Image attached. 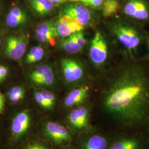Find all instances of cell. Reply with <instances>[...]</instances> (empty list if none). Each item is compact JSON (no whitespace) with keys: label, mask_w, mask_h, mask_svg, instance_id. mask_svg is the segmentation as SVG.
Listing matches in <instances>:
<instances>
[{"label":"cell","mask_w":149,"mask_h":149,"mask_svg":"<svg viewBox=\"0 0 149 149\" xmlns=\"http://www.w3.org/2000/svg\"><path fill=\"white\" fill-rule=\"evenodd\" d=\"M103 108L112 119L123 127L130 126L146 116L149 110V85L143 70H124L105 92Z\"/></svg>","instance_id":"1"},{"label":"cell","mask_w":149,"mask_h":149,"mask_svg":"<svg viewBox=\"0 0 149 149\" xmlns=\"http://www.w3.org/2000/svg\"><path fill=\"white\" fill-rule=\"evenodd\" d=\"M28 39L25 36H10L6 37L5 44L6 55L10 59L18 60L26 52Z\"/></svg>","instance_id":"2"},{"label":"cell","mask_w":149,"mask_h":149,"mask_svg":"<svg viewBox=\"0 0 149 149\" xmlns=\"http://www.w3.org/2000/svg\"><path fill=\"white\" fill-rule=\"evenodd\" d=\"M35 34L39 42L49 44L51 45H54L55 40L59 37L56 23L52 21H47L39 23L36 27Z\"/></svg>","instance_id":"3"},{"label":"cell","mask_w":149,"mask_h":149,"mask_svg":"<svg viewBox=\"0 0 149 149\" xmlns=\"http://www.w3.org/2000/svg\"><path fill=\"white\" fill-rule=\"evenodd\" d=\"M114 33L123 45L129 50L136 48L140 43L138 34L132 28L119 25L114 28Z\"/></svg>","instance_id":"4"},{"label":"cell","mask_w":149,"mask_h":149,"mask_svg":"<svg viewBox=\"0 0 149 149\" xmlns=\"http://www.w3.org/2000/svg\"><path fill=\"white\" fill-rule=\"evenodd\" d=\"M107 54L106 42L101 34L97 32L91 42L90 52L91 59L95 64H103L106 60Z\"/></svg>","instance_id":"5"},{"label":"cell","mask_w":149,"mask_h":149,"mask_svg":"<svg viewBox=\"0 0 149 149\" xmlns=\"http://www.w3.org/2000/svg\"><path fill=\"white\" fill-rule=\"evenodd\" d=\"M45 135L56 144H62L70 141L71 134L68 128L59 123L48 122L44 128Z\"/></svg>","instance_id":"6"},{"label":"cell","mask_w":149,"mask_h":149,"mask_svg":"<svg viewBox=\"0 0 149 149\" xmlns=\"http://www.w3.org/2000/svg\"><path fill=\"white\" fill-rule=\"evenodd\" d=\"M64 16L77 22L82 26L86 25L91 19L90 12L84 6L79 4L66 5L63 10Z\"/></svg>","instance_id":"7"},{"label":"cell","mask_w":149,"mask_h":149,"mask_svg":"<svg viewBox=\"0 0 149 149\" xmlns=\"http://www.w3.org/2000/svg\"><path fill=\"white\" fill-rule=\"evenodd\" d=\"M29 78L34 84L41 86L52 85L55 80L53 70L47 65L38 66L31 73Z\"/></svg>","instance_id":"8"},{"label":"cell","mask_w":149,"mask_h":149,"mask_svg":"<svg viewBox=\"0 0 149 149\" xmlns=\"http://www.w3.org/2000/svg\"><path fill=\"white\" fill-rule=\"evenodd\" d=\"M64 78L68 82H74L82 77L83 70L80 64L72 59L64 58L61 60Z\"/></svg>","instance_id":"9"},{"label":"cell","mask_w":149,"mask_h":149,"mask_svg":"<svg viewBox=\"0 0 149 149\" xmlns=\"http://www.w3.org/2000/svg\"><path fill=\"white\" fill-rule=\"evenodd\" d=\"M55 23L59 37H69L74 33L81 31L84 29V26L77 22L64 15Z\"/></svg>","instance_id":"10"},{"label":"cell","mask_w":149,"mask_h":149,"mask_svg":"<svg viewBox=\"0 0 149 149\" xmlns=\"http://www.w3.org/2000/svg\"><path fill=\"white\" fill-rule=\"evenodd\" d=\"M31 122L29 113L27 110L19 113L12 120L11 132L14 138L18 139L28 129Z\"/></svg>","instance_id":"11"},{"label":"cell","mask_w":149,"mask_h":149,"mask_svg":"<svg viewBox=\"0 0 149 149\" xmlns=\"http://www.w3.org/2000/svg\"><path fill=\"white\" fill-rule=\"evenodd\" d=\"M68 120L71 125L78 129H83L88 127L89 111L86 107H79L72 110L68 115Z\"/></svg>","instance_id":"12"},{"label":"cell","mask_w":149,"mask_h":149,"mask_svg":"<svg viewBox=\"0 0 149 149\" xmlns=\"http://www.w3.org/2000/svg\"><path fill=\"white\" fill-rule=\"evenodd\" d=\"M88 87H81L71 91L64 100V104L67 107H71L82 103L88 95Z\"/></svg>","instance_id":"13"},{"label":"cell","mask_w":149,"mask_h":149,"mask_svg":"<svg viewBox=\"0 0 149 149\" xmlns=\"http://www.w3.org/2000/svg\"><path fill=\"white\" fill-rule=\"evenodd\" d=\"M26 13L18 7H12L6 17V24L10 28H14L24 24L27 21Z\"/></svg>","instance_id":"14"},{"label":"cell","mask_w":149,"mask_h":149,"mask_svg":"<svg viewBox=\"0 0 149 149\" xmlns=\"http://www.w3.org/2000/svg\"><path fill=\"white\" fill-rule=\"evenodd\" d=\"M32 9L39 15L45 16L53 10L54 5L50 0H28Z\"/></svg>","instance_id":"15"},{"label":"cell","mask_w":149,"mask_h":149,"mask_svg":"<svg viewBox=\"0 0 149 149\" xmlns=\"http://www.w3.org/2000/svg\"><path fill=\"white\" fill-rule=\"evenodd\" d=\"M107 145L106 139L100 135H95L86 142L84 149H106Z\"/></svg>","instance_id":"16"},{"label":"cell","mask_w":149,"mask_h":149,"mask_svg":"<svg viewBox=\"0 0 149 149\" xmlns=\"http://www.w3.org/2000/svg\"><path fill=\"white\" fill-rule=\"evenodd\" d=\"M44 50L40 47H34L30 49L26 55L25 62L28 64L36 63L40 61L44 56Z\"/></svg>","instance_id":"17"},{"label":"cell","mask_w":149,"mask_h":149,"mask_svg":"<svg viewBox=\"0 0 149 149\" xmlns=\"http://www.w3.org/2000/svg\"><path fill=\"white\" fill-rule=\"evenodd\" d=\"M138 144L133 139H123L116 141L108 149H138Z\"/></svg>","instance_id":"18"},{"label":"cell","mask_w":149,"mask_h":149,"mask_svg":"<svg viewBox=\"0 0 149 149\" xmlns=\"http://www.w3.org/2000/svg\"><path fill=\"white\" fill-rule=\"evenodd\" d=\"M8 96L12 103H17L24 98L25 90L21 86L13 87L8 91Z\"/></svg>","instance_id":"19"},{"label":"cell","mask_w":149,"mask_h":149,"mask_svg":"<svg viewBox=\"0 0 149 149\" xmlns=\"http://www.w3.org/2000/svg\"><path fill=\"white\" fill-rule=\"evenodd\" d=\"M60 47L66 52L70 54L76 53L79 52L81 48L75 42L71 36L64 39L60 43Z\"/></svg>","instance_id":"20"},{"label":"cell","mask_w":149,"mask_h":149,"mask_svg":"<svg viewBox=\"0 0 149 149\" xmlns=\"http://www.w3.org/2000/svg\"><path fill=\"white\" fill-rule=\"evenodd\" d=\"M119 8V3L116 0H107L103 3V14L108 17L117 13Z\"/></svg>","instance_id":"21"},{"label":"cell","mask_w":149,"mask_h":149,"mask_svg":"<svg viewBox=\"0 0 149 149\" xmlns=\"http://www.w3.org/2000/svg\"><path fill=\"white\" fill-rule=\"evenodd\" d=\"M149 11L147 6L141 0H140L137 10L135 13L133 17L139 20H144L149 17Z\"/></svg>","instance_id":"22"},{"label":"cell","mask_w":149,"mask_h":149,"mask_svg":"<svg viewBox=\"0 0 149 149\" xmlns=\"http://www.w3.org/2000/svg\"><path fill=\"white\" fill-rule=\"evenodd\" d=\"M140 0H130L125 5L124 11L128 16L133 17L138 8Z\"/></svg>","instance_id":"23"},{"label":"cell","mask_w":149,"mask_h":149,"mask_svg":"<svg viewBox=\"0 0 149 149\" xmlns=\"http://www.w3.org/2000/svg\"><path fill=\"white\" fill-rule=\"evenodd\" d=\"M34 97L36 101L37 102L38 104L43 107V108L47 109H50L53 108L49 104L47 101L45 100L43 94L40 91H36L34 93Z\"/></svg>","instance_id":"24"},{"label":"cell","mask_w":149,"mask_h":149,"mask_svg":"<svg viewBox=\"0 0 149 149\" xmlns=\"http://www.w3.org/2000/svg\"><path fill=\"white\" fill-rule=\"evenodd\" d=\"M70 36L74 40L75 42L79 45V46L81 49L85 45L86 40L83 32L81 31L76 32Z\"/></svg>","instance_id":"25"},{"label":"cell","mask_w":149,"mask_h":149,"mask_svg":"<svg viewBox=\"0 0 149 149\" xmlns=\"http://www.w3.org/2000/svg\"><path fill=\"white\" fill-rule=\"evenodd\" d=\"M41 93L43 94V96L45 100L47 101L49 104L53 108L55 102V97L53 93L47 90H42Z\"/></svg>","instance_id":"26"},{"label":"cell","mask_w":149,"mask_h":149,"mask_svg":"<svg viewBox=\"0 0 149 149\" xmlns=\"http://www.w3.org/2000/svg\"><path fill=\"white\" fill-rule=\"evenodd\" d=\"M82 2L86 6H89L95 8H98L103 3V0H84Z\"/></svg>","instance_id":"27"},{"label":"cell","mask_w":149,"mask_h":149,"mask_svg":"<svg viewBox=\"0 0 149 149\" xmlns=\"http://www.w3.org/2000/svg\"><path fill=\"white\" fill-rule=\"evenodd\" d=\"M8 74V69L5 66L0 65V83L6 79Z\"/></svg>","instance_id":"28"},{"label":"cell","mask_w":149,"mask_h":149,"mask_svg":"<svg viewBox=\"0 0 149 149\" xmlns=\"http://www.w3.org/2000/svg\"><path fill=\"white\" fill-rule=\"evenodd\" d=\"M23 149H48L45 146L37 143L29 144Z\"/></svg>","instance_id":"29"},{"label":"cell","mask_w":149,"mask_h":149,"mask_svg":"<svg viewBox=\"0 0 149 149\" xmlns=\"http://www.w3.org/2000/svg\"><path fill=\"white\" fill-rule=\"evenodd\" d=\"M5 97L1 92L0 91V114L2 113V112L4 111L5 108Z\"/></svg>","instance_id":"30"},{"label":"cell","mask_w":149,"mask_h":149,"mask_svg":"<svg viewBox=\"0 0 149 149\" xmlns=\"http://www.w3.org/2000/svg\"><path fill=\"white\" fill-rule=\"evenodd\" d=\"M50 1L53 3L54 5H59L65 2L67 0H50Z\"/></svg>","instance_id":"31"},{"label":"cell","mask_w":149,"mask_h":149,"mask_svg":"<svg viewBox=\"0 0 149 149\" xmlns=\"http://www.w3.org/2000/svg\"><path fill=\"white\" fill-rule=\"evenodd\" d=\"M1 43H2V40H1V38L0 37V45H1Z\"/></svg>","instance_id":"32"},{"label":"cell","mask_w":149,"mask_h":149,"mask_svg":"<svg viewBox=\"0 0 149 149\" xmlns=\"http://www.w3.org/2000/svg\"><path fill=\"white\" fill-rule=\"evenodd\" d=\"M71 1H81V0H71Z\"/></svg>","instance_id":"33"},{"label":"cell","mask_w":149,"mask_h":149,"mask_svg":"<svg viewBox=\"0 0 149 149\" xmlns=\"http://www.w3.org/2000/svg\"><path fill=\"white\" fill-rule=\"evenodd\" d=\"M84 1V0H81V2H82V1Z\"/></svg>","instance_id":"34"},{"label":"cell","mask_w":149,"mask_h":149,"mask_svg":"<svg viewBox=\"0 0 149 149\" xmlns=\"http://www.w3.org/2000/svg\"></svg>","instance_id":"35"},{"label":"cell","mask_w":149,"mask_h":149,"mask_svg":"<svg viewBox=\"0 0 149 149\" xmlns=\"http://www.w3.org/2000/svg\"></svg>","instance_id":"36"}]
</instances>
